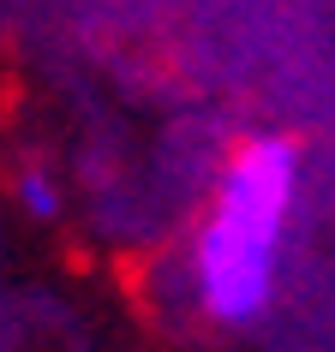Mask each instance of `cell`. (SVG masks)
Listing matches in <instances>:
<instances>
[{
    "label": "cell",
    "mask_w": 335,
    "mask_h": 352,
    "mask_svg": "<svg viewBox=\"0 0 335 352\" xmlns=\"http://www.w3.org/2000/svg\"><path fill=\"white\" fill-rule=\"evenodd\" d=\"M294 186H299V149L287 138H258L227 167L222 197L198 239V305L227 329L263 316V305L276 293V257L287 209H294Z\"/></svg>",
    "instance_id": "1"
},
{
    "label": "cell",
    "mask_w": 335,
    "mask_h": 352,
    "mask_svg": "<svg viewBox=\"0 0 335 352\" xmlns=\"http://www.w3.org/2000/svg\"><path fill=\"white\" fill-rule=\"evenodd\" d=\"M19 204H24L30 221H54L60 215V191L48 186V173H24L19 179Z\"/></svg>",
    "instance_id": "2"
}]
</instances>
